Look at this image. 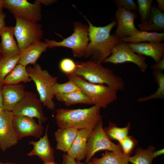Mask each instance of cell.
I'll return each mask as SVG.
<instances>
[{"label":"cell","mask_w":164,"mask_h":164,"mask_svg":"<svg viewBox=\"0 0 164 164\" xmlns=\"http://www.w3.org/2000/svg\"><path fill=\"white\" fill-rule=\"evenodd\" d=\"M89 24L88 38L90 42L86 49L85 57L91 56L92 60L101 63L111 53L113 47L121 41L115 34H110L113 28L118 23L116 19L104 26H96L85 18Z\"/></svg>","instance_id":"6da1fadb"},{"label":"cell","mask_w":164,"mask_h":164,"mask_svg":"<svg viewBox=\"0 0 164 164\" xmlns=\"http://www.w3.org/2000/svg\"><path fill=\"white\" fill-rule=\"evenodd\" d=\"M100 110V108L95 105L84 109H58L56 111V123L59 128L92 131L102 120Z\"/></svg>","instance_id":"7a4b0ae2"},{"label":"cell","mask_w":164,"mask_h":164,"mask_svg":"<svg viewBox=\"0 0 164 164\" xmlns=\"http://www.w3.org/2000/svg\"><path fill=\"white\" fill-rule=\"evenodd\" d=\"M76 63V67L73 73L75 75L91 83L106 84L118 91L124 89V83L122 79L115 75L110 68L92 60L77 62Z\"/></svg>","instance_id":"3957f363"},{"label":"cell","mask_w":164,"mask_h":164,"mask_svg":"<svg viewBox=\"0 0 164 164\" xmlns=\"http://www.w3.org/2000/svg\"><path fill=\"white\" fill-rule=\"evenodd\" d=\"M91 101L92 104L105 108L117 99L118 90L105 85L89 83L73 73L66 75Z\"/></svg>","instance_id":"277c9868"},{"label":"cell","mask_w":164,"mask_h":164,"mask_svg":"<svg viewBox=\"0 0 164 164\" xmlns=\"http://www.w3.org/2000/svg\"><path fill=\"white\" fill-rule=\"evenodd\" d=\"M26 69L29 76L36 85L43 105L49 109L54 110L55 105L53 100L54 96L51 92V89L57 81V77L51 75L47 70H42L41 66L37 63L33 67L28 66Z\"/></svg>","instance_id":"5b68a950"},{"label":"cell","mask_w":164,"mask_h":164,"mask_svg":"<svg viewBox=\"0 0 164 164\" xmlns=\"http://www.w3.org/2000/svg\"><path fill=\"white\" fill-rule=\"evenodd\" d=\"M89 27L80 22L73 24L74 32L68 37L62 41L57 42L54 40L45 39V42L50 48L63 47L71 49L75 57L84 56L88 43Z\"/></svg>","instance_id":"8992f818"},{"label":"cell","mask_w":164,"mask_h":164,"mask_svg":"<svg viewBox=\"0 0 164 164\" xmlns=\"http://www.w3.org/2000/svg\"><path fill=\"white\" fill-rule=\"evenodd\" d=\"M14 16L16 20L14 35L20 52L30 44L41 41L43 35L41 24Z\"/></svg>","instance_id":"52a82bcc"},{"label":"cell","mask_w":164,"mask_h":164,"mask_svg":"<svg viewBox=\"0 0 164 164\" xmlns=\"http://www.w3.org/2000/svg\"><path fill=\"white\" fill-rule=\"evenodd\" d=\"M102 150L123 152L120 145L112 142L106 135L103 128L101 120L88 138L85 163L89 162L97 152Z\"/></svg>","instance_id":"ba28073f"},{"label":"cell","mask_w":164,"mask_h":164,"mask_svg":"<svg viewBox=\"0 0 164 164\" xmlns=\"http://www.w3.org/2000/svg\"><path fill=\"white\" fill-rule=\"evenodd\" d=\"M12 112L14 116L23 115L36 118L38 123L42 124L47 119L44 114L42 104L37 95L26 91L24 97L15 107Z\"/></svg>","instance_id":"9c48e42d"},{"label":"cell","mask_w":164,"mask_h":164,"mask_svg":"<svg viewBox=\"0 0 164 164\" xmlns=\"http://www.w3.org/2000/svg\"><path fill=\"white\" fill-rule=\"evenodd\" d=\"M146 59L142 56L135 53L127 43L121 41L113 47L111 55L103 62L114 64L132 62L136 65L141 71L143 72L146 70L148 66L145 62Z\"/></svg>","instance_id":"30bf717a"},{"label":"cell","mask_w":164,"mask_h":164,"mask_svg":"<svg viewBox=\"0 0 164 164\" xmlns=\"http://www.w3.org/2000/svg\"><path fill=\"white\" fill-rule=\"evenodd\" d=\"M3 8L7 9L14 16L29 21L38 22L42 18L41 5L26 0H4Z\"/></svg>","instance_id":"8fae6325"},{"label":"cell","mask_w":164,"mask_h":164,"mask_svg":"<svg viewBox=\"0 0 164 164\" xmlns=\"http://www.w3.org/2000/svg\"><path fill=\"white\" fill-rule=\"evenodd\" d=\"M14 116L11 111L0 113V149L3 152L15 145L19 141L13 125Z\"/></svg>","instance_id":"7c38bea8"},{"label":"cell","mask_w":164,"mask_h":164,"mask_svg":"<svg viewBox=\"0 0 164 164\" xmlns=\"http://www.w3.org/2000/svg\"><path fill=\"white\" fill-rule=\"evenodd\" d=\"M115 13L118 26L115 34L118 38H122L134 35L140 31L135 26L134 21L137 15L134 12L128 10L121 6H117Z\"/></svg>","instance_id":"4fadbf2b"},{"label":"cell","mask_w":164,"mask_h":164,"mask_svg":"<svg viewBox=\"0 0 164 164\" xmlns=\"http://www.w3.org/2000/svg\"><path fill=\"white\" fill-rule=\"evenodd\" d=\"M13 125L19 140L29 136L40 138L43 132L42 124H37L33 118L27 116H14Z\"/></svg>","instance_id":"5bb4252c"},{"label":"cell","mask_w":164,"mask_h":164,"mask_svg":"<svg viewBox=\"0 0 164 164\" xmlns=\"http://www.w3.org/2000/svg\"><path fill=\"white\" fill-rule=\"evenodd\" d=\"M49 124L47 126L45 133L43 137L37 141L31 140L29 145L33 146L32 149L27 154L28 156L36 155L38 156L44 164L54 162V151L51 146L48 135Z\"/></svg>","instance_id":"9a60e30c"},{"label":"cell","mask_w":164,"mask_h":164,"mask_svg":"<svg viewBox=\"0 0 164 164\" xmlns=\"http://www.w3.org/2000/svg\"><path fill=\"white\" fill-rule=\"evenodd\" d=\"M26 91L24 85L21 84H3L2 94L4 111H12L24 97Z\"/></svg>","instance_id":"2e32d148"},{"label":"cell","mask_w":164,"mask_h":164,"mask_svg":"<svg viewBox=\"0 0 164 164\" xmlns=\"http://www.w3.org/2000/svg\"><path fill=\"white\" fill-rule=\"evenodd\" d=\"M127 44L135 53L141 56H150L156 63L164 57V44L160 41Z\"/></svg>","instance_id":"e0dca14e"},{"label":"cell","mask_w":164,"mask_h":164,"mask_svg":"<svg viewBox=\"0 0 164 164\" xmlns=\"http://www.w3.org/2000/svg\"><path fill=\"white\" fill-rule=\"evenodd\" d=\"M92 131L87 129L78 130L73 143L67 152V154L77 161H81L85 159L87 140Z\"/></svg>","instance_id":"ac0fdd59"},{"label":"cell","mask_w":164,"mask_h":164,"mask_svg":"<svg viewBox=\"0 0 164 164\" xmlns=\"http://www.w3.org/2000/svg\"><path fill=\"white\" fill-rule=\"evenodd\" d=\"M48 47L45 42L41 41L32 43L20 52L18 64L25 67L29 64H35L42 53Z\"/></svg>","instance_id":"d6986e66"},{"label":"cell","mask_w":164,"mask_h":164,"mask_svg":"<svg viewBox=\"0 0 164 164\" xmlns=\"http://www.w3.org/2000/svg\"><path fill=\"white\" fill-rule=\"evenodd\" d=\"M139 30L142 32L149 31H162L164 30V14L155 6H152L148 19L138 25Z\"/></svg>","instance_id":"ffe728a7"},{"label":"cell","mask_w":164,"mask_h":164,"mask_svg":"<svg viewBox=\"0 0 164 164\" xmlns=\"http://www.w3.org/2000/svg\"><path fill=\"white\" fill-rule=\"evenodd\" d=\"M78 130L71 128H59L54 133L56 142V149L67 152L73 143Z\"/></svg>","instance_id":"44dd1931"},{"label":"cell","mask_w":164,"mask_h":164,"mask_svg":"<svg viewBox=\"0 0 164 164\" xmlns=\"http://www.w3.org/2000/svg\"><path fill=\"white\" fill-rule=\"evenodd\" d=\"M14 36V27L5 26L0 34L2 55L20 54V51Z\"/></svg>","instance_id":"7402d4cb"},{"label":"cell","mask_w":164,"mask_h":164,"mask_svg":"<svg viewBox=\"0 0 164 164\" xmlns=\"http://www.w3.org/2000/svg\"><path fill=\"white\" fill-rule=\"evenodd\" d=\"M130 157L122 152L106 151L101 158H94L90 162L92 164H128Z\"/></svg>","instance_id":"603a6c76"},{"label":"cell","mask_w":164,"mask_h":164,"mask_svg":"<svg viewBox=\"0 0 164 164\" xmlns=\"http://www.w3.org/2000/svg\"><path fill=\"white\" fill-rule=\"evenodd\" d=\"M26 67L17 64L4 79L2 84H16L21 82H28L31 81Z\"/></svg>","instance_id":"cb8c5ba5"},{"label":"cell","mask_w":164,"mask_h":164,"mask_svg":"<svg viewBox=\"0 0 164 164\" xmlns=\"http://www.w3.org/2000/svg\"><path fill=\"white\" fill-rule=\"evenodd\" d=\"M54 96L57 100L63 102L67 106L78 104H92L90 100L81 91L58 94Z\"/></svg>","instance_id":"d4e9b609"},{"label":"cell","mask_w":164,"mask_h":164,"mask_svg":"<svg viewBox=\"0 0 164 164\" xmlns=\"http://www.w3.org/2000/svg\"><path fill=\"white\" fill-rule=\"evenodd\" d=\"M121 41L126 43H136L148 41L149 42L162 41L164 40V33L156 32H139L131 36L121 39Z\"/></svg>","instance_id":"484cf974"},{"label":"cell","mask_w":164,"mask_h":164,"mask_svg":"<svg viewBox=\"0 0 164 164\" xmlns=\"http://www.w3.org/2000/svg\"><path fill=\"white\" fill-rule=\"evenodd\" d=\"M155 148L150 145L147 149H143L140 147L135 150V154L129 158V162L132 164H152L154 158L153 152Z\"/></svg>","instance_id":"4316f807"},{"label":"cell","mask_w":164,"mask_h":164,"mask_svg":"<svg viewBox=\"0 0 164 164\" xmlns=\"http://www.w3.org/2000/svg\"><path fill=\"white\" fill-rule=\"evenodd\" d=\"M20 54L2 55L0 58V83L2 85L5 77L18 64Z\"/></svg>","instance_id":"83f0119b"},{"label":"cell","mask_w":164,"mask_h":164,"mask_svg":"<svg viewBox=\"0 0 164 164\" xmlns=\"http://www.w3.org/2000/svg\"><path fill=\"white\" fill-rule=\"evenodd\" d=\"M130 128L129 122L125 127L121 128L118 127L115 123L110 121L108 126L104 128V129L110 140H116L119 142L128 136Z\"/></svg>","instance_id":"f1b7e54d"},{"label":"cell","mask_w":164,"mask_h":164,"mask_svg":"<svg viewBox=\"0 0 164 164\" xmlns=\"http://www.w3.org/2000/svg\"><path fill=\"white\" fill-rule=\"evenodd\" d=\"M152 73L157 84V89L153 94L147 96L140 97L139 102H143L154 99H164V74L162 71L153 70Z\"/></svg>","instance_id":"f546056e"},{"label":"cell","mask_w":164,"mask_h":164,"mask_svg":"<svg viewBox=\"0 0 164 164\" xmlns=\"http://www.w3.org/2000/svg\"><path fill=\"white\" fill-rule=\"evenodd\" d=\"M77 91H81L74 82L70 80L63 84H59L56 82L51 89V92L53 96L56 94L68 93Z\"/></svg>","instance_id":"4dcf8cb0"},{"label":"cell","mask_w":164,"mask_h":164,"mask_svg":"<svg viewBox=\"0 0 164 164\" xmlns=\"http://www.w3.org/2000/svg\"><path fill=\"white\" fill-rule=\"evenodd\" d=\"M152 0H137L138 11L141 23L146 22L149 19L151 10Z\"/></svg>","instance_id":"1f68e13d"},{"label":"cell","mask_w":164,"mask_h":164,"mask_svg":"<svg viewBox=\"0 0 164 164\" xmlns=\"http://www.w3.org/2000/svg\"><path fill=\"white\" fill-rule=\"evenodd\" d=\"M123 153L125 155L130 156L131 154L138 144V142L132 136H128L119 141Z\"/></svg>","instance_id":"d6a6232c"},{"label":"cell","mask_w":164,"mask_h":164,"mask_svg":"<svg viewBox=\"0 0 164 164\" xmlns=\"http://www.w3.org/2000/svg\"><path fill=\"white\" fill-rule=\"evenodd\" d=\"M76 67V62L70 58H64L61 60L59 63L60 70L66 75L73 73Z\"/></svg>","instance_id":"836d02e7"},{"label":"cell","mask_w":164,"mask_h":164,"mask_svg":"<svg viewBox=\"0 0 164 164\" xmlns=\"http://www.w3.org/2000/svg\"><path fill=\"white\" fill-rule=\"evenodd\" d=\"M117 6H121L126 9L131 11H138V7L133 0H116L114 1Z\"/></svg>","instance_id":"e575fe53"},{"label":"cell","mask_w":164,"mask_h":164,"mask_svg":"<svg viewBox=\"0 0 164 164\" xmlns=\"http://www.w3.org/2000/svg\"><path fill=\"white\" fill-rule=\"evenodd\" d=\"M151 68L154 70L163 71L164 70V57L155 64L152 65Z\"/></svg>","instance_id":"d590c367"},{"label":"cell","mask_w":164,"mask_h":164,"mask_svg":"<svg viewBox=\"0 0 164 164\" xmlns=\"http://www.w3.org/2000/svg\"><path fill=\"white\" fill-rule=\"evenodd\" d=\"M63 157L64 164H77L76 160L67 154H63Z\"/></svg>","instance_id":"8d00e7d4"},{"label":"cell","mask_w":164,"mask_h":164,"mask_svg":"<svg viewBox=\"0 0 164 164\" xmlns=\"http://www.w3.org/2000/svg\"><path fill=\"white\" fill-rule=\"evenodd\" d=\"M56 1L54 0H35L33 3L37 4H43L44 5H49L54 3Z\"/></svg>","instance_id":"74e56055"},{"label":"cell","mask_w":164,"mask_h":164,"mask_svg":"<svg viewBox=\"0 0 164 164\" xmlns=\"http://www.w3.org/2000/svg\"><path fill=\"white\" fill-rule=\"evenodd\" d=\"M6 15L2 12H0V36L1 32L5 26V19Z\"/></svg>","instance_id":"f35d334b"},{"label":"cell","mask_w":164,"mask_h":164,"mask_svg":"<svg viewBox=\"0 0 164 164\" xmlns=\"http://www.w3.org/2000/svg\"><path fill=\"white\" fill-rule=\"evenodd\" d=\"M157 2L158 4V8L161 11H164V0H157Z\"/></svg>","instance_id":"ab89813d"},{"label":"cell","mask_w":164,"mask_h":164,"mask_svg":"<svg viewBox=\"0 0 164 164\" xmlns=\"http://www.w3.org/2000/svg\"><path fill=\"white\" fill-rule=\"evenodd\" d=\"M164 148L159 150H158L156 151H155V150L153 152L154 157L155 158L157 156H158L159 155H161L164 154Z\"/></svg>","instance_id":"60d3db41"},{"label":"cell","mask_w":164,"mask_h":164,"mask_svg":"<svg viewBox=\"0 0 164 164\" xmlns=\"http://www.w3.org/2000/svg\"><path fill=\"white\" fill-rule=\"evenodd\" d=\"M2 86L3 85L0 83V106L3 108V99L2 94Z\"/></svg>","instance_id":"b9f144b4"},{"label":"cell","mask_w":164,"mask_h":164,"mask_svg":"<svg viewBox=\"0 0 164 164\" xmlns=\"http://www.w3.org/2000/svg\"><path fill=\"white\" fill-rule=\"evenodd\" d=\"M4 0H0V12H2L3 8Z\"/></svg>","instance_id":"7bdbcfd3"},{"label":"cell","mask_w":164,"mask_h":164,"mask_svg":"<svg viewBox=\"0 0 164 164\" xmlns=\"http://www.w3.org/2000/svg\"><path fill=\"white\" fill-rule=\"evenodd\" d=\"M77 164H92L90 162H89L87 163H85L82 162H81V161H76Z\"/></svg>","instance_id":"ee69618b"},{"label":"cell","mask_w":164,"mask_h":164,"mask_svg":"<svg viewBox=\"0 0 164 164\" xmlns=\"http://www.w3.org/2000/svg\"><path fill=\"white\" fill-rule=\"evenodd\" d=\"M0 164H19L16 163H11V162L3 163L0 161Z\"/></svg>","instance_id":"f6af8a7d"},{"label":"cell","mask_w":164,"mask_h":164,"mask_svg":"<svg viewBox=\"0 0 164 164\" xmlns=\"http://www.w3.org/2000/svg\"><path fill=\"white\" fill-rule=\"evenodd\" d=\"M2 50H1V44H0V58L2 56Z\"/></svg>","instance_id":"bcb514c9"},{"label":"cell","mask_w":164,"mask_h":164,"mask_svg":"<svg viewBox=\"0 0 164 164\" xmlns=\"http://www.w3.org/2000/svg\"><path fill=\"white\" fill-rule=\"evenodd\" d=\"M3 111H4V110H3V108L0 106V113L2 112Z\"/></svg>","instance_id":"7dc6e473"},{"label":"cell","mask_w":164,"mask_h":164,"mask_svg":"<svg viewBox=\"0 0 164 164\" xmlns=\"http://www.w3.org/2000/svg\"><path fill=\"white\" fill-rule=\"evenodd\" d=\"M56 164L54 162L53 163H48V164Z\"/></svg>","instance_id":"c3c4849f"},{"label":"cell","mask_w":164,"mask_h":164,"mask_svg":"<svg viewBox=\"0 0 164 164\" xmlns=\"http://www.w3.org/2000/svg\"><path fill=\"white\" fill-rule=\"evenodd\" d=\"M63 164H64V162H63Z\"/></svg>","instance_id":"681fc988"},{"label":"cell","mask_w":164,"mask_h":164,"mask_svg":"<svg viewBox=\"0 0 164 164\" xmlns=\"http://www.w3.org/2000/svg\"><path fill=\"white\" fill-rule=\"evenodd\" d=\"M128 164H130L128 163Z\"/></svg>","instance_id":"f907efd6"}]
</instances>
